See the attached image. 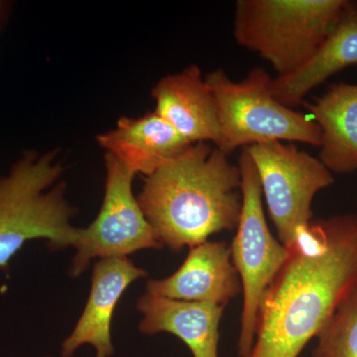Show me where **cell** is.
<instances>
[{
  "label": "cell",
  "mask_w": 357,
  "mask_h": 357,
  "mask_svg": "<svg viewBox=\"0 0 357 357\" xmlns=\"http://www.w3.org/2000/svg\"><path fill=\"white\" fill-rule=\"evenodd\" d=\"M263 295L248 357H298L357 286V218L312 220Z\"/></svg>",
  "instance_id": "cell-1"
},
{
  "label": "cell",
  "mask_w": 357,
  "mask_h": 357,
  "mask_svg": "<svg viewBox=\"0 0 357 357\" xmlns=\"http://www.w3.org/2000/svg\"><path fill=\"white\" fill-rule=\"evenodd\" d=\"M137 199L162 245L178 252L237 227L241 170L217 146L194 143L148 176Z\"/></svg>",
  "instance_id": "cell-2"
},
{
  "label": "cell",
  "mask_w": 357,
  "mask_h": 357,
  "mask_svg": "<svg viewBox=\"0 0 357 357\" xmlns=\"http://www.w3.org/2000/svg\"><path fill=\"white\" fill-rule=\"evenodd\" d=\"M56 152H27L0 178V268L32 239L59 250L73 246L79 230L70 225L76 210L65 199L66 185H54L63 169Z\"/></svg>",
  "instance_id": "cell-3"
},
{
  "label": "cell",
  "mask_w": 357,
  "mask_h": 357,
  "mask_svg": "<svg viewBox=\"0 0 357 357\" xmlns=\"http://www.w3.org/2000/svg\"><path fill=\"white\" fill-rule=\"evenodd\" d=\"M347 0H238L237 44L271 64L278 77L305 67L333 29Z\"/></svg>",
  "instance_id": "cell-4"
},
{
  "label": "cell",
  "mask_w": 357,
  "mask_h": 357,
  "mask_svg": "<svg viewBox=\"0 0 357 357\" xmlns=\"http://www.w3.org/2000/svg\"><path fill=\"white\" fill-rule=\"evenodd\" d=\"M204 79L218 105V148L227 156L237 148L272 141L321 147L323 136L318 124L272 96V77L262 68L250 70L241 82L232 81L222 69L213 70Z\"/></svg>",
  "instance_id": "cell-5"
},
{
  "label": "cell",
  "mask_w": 357,
  "mask_h": 357,
  "mask_svg": "<svg viewBox=\"0 0 357 357\" xmlns=\"http://www.w3.org/2000/svg\"><path fill=\"white\" fill-rule=\"evenodd\" d=\"M237 166L241 174L243 206L230 252L243 293L237 347L239 356L248 357L255 344L263 295L287 260L289 249L272 236L268 227L259 176L248 147L241 148Z\"/></svg>",
  "instance_id": "cell-6"
},
{
  "label": "cell",
  "mask_w": 357,
  "mask_h": 357,
  "mask_svg": "<svg viewBox=\"0 0 357 357\" xmlns=\"http://www.w3.org/2000/svg\"><path fill=\"white\" fill-rule=\"evenodd\" d=\"M246 147L259 176L270 218L280 243L289 248L298 230L312 222V199L333 184V174L321 160L280 141Z\"/></svg>",
  "instance_id": "cell-7"
},
{
  "label": "cell",
  "mask_w": 357,
  "mask_h": 357,
  "mask_svg": "<svg viewBox=\"0 0 357 357\" xmlns=\"http://www.w3.org/2000/svg\"><path fill=\"white\" fill-rule=\"evenodd\" d=\"M107 181L102 208L86 229L79 230L72 276H81L93 259L124 258L144 249L161 248L132 192L134 174L107 153Z\"/></svg>",
  "instance_id": "cell-8"
},
{
  "label": "cell",
  "mask_w": 357,
  "mask_h": 357,
  "mask_svg": "<svg viewBox=\"0 0 357 357\" xmlns=\"http://www.w3.org/2000/svg\"><path fill=\"white\" fill-rule=\"evenodd\" d=\"M147 276L128 257L98 260L86 307L73 332L61 347L63 357H72L84 344L95 349L96 357H112V323L115 307L129 286Z\"/></svg>",
  "instance_id": "cell-9"
},
{
  "label": "cell",
  "mask_w": 357,
  "mask_h": 357,
  "mask_svg": "<svg viewBox=\"0 0 357 357\" xmlns=\"http://www.w3.org/2000/svg\"><path fill=\"white\" fill-rule=\"evenodd\" d=\"M241 291L230 246L222 241H208L190 248L184 263L175 273L147 283V293L160 297L225 307Z\"/></svg>",
  "instance_id": "cell-10"
},
{
  "label": "cell",
  "mask_w": 357,
  "mask_h": 357,
  "mask_svg": "<svg viewBox=\"0 0 357 357\" xmlns=\"http://www.w3.org/2000/svg\"><path fill=\"white\" fill-rule=\"evenodd\" d=\"M156 110L190 142L218 146L220 126L217 102L198 66L160 79L152 89Z\"/></svg>",
  "instance_id": "cell-11"
},
{
  "label": "cell",
  "mask_w": 357,
  "mask_h": 357,
  "mask_svg": "<svg viewBox=\"0 0 357 357\" xmlns=\"http://www.w3.org/2000/svg\"><path fill=\"white\" fill-rule=\"evenodd\" d=\"M225 307L146 293L137 302L143 316L139 331L149 335L171 333L185 342L194 357H218V328Z\"/></svg>",
  "instance_id": "cell-12"
},
{
  "label": "cell",
  "mask_w": 357,
  "mask_h": 357,
  "mask_svg": "<svg viewBox=\"0 0 357 357\" xmlns=\"http://www.w3.org/2000/svg\"><path fill=\"white\" fill-rule=\"evenodd\" d=\"M98 141L134 175L146 177L192 144L157 112L139 119L122 117Z\"/></svg>",
  "instance_id": "cell-13"
},
{
  "label": "cell",
  "mask_w": 357,
  "mask_h": 357,
  "mask_svg": "<svg viewBox=\"0 0 357 357\" xmlns=\"http://www.w3.org/2000/svg\"><path fill=\"white\" fill-rule=\"evenodd\" d=\"M356 64L357 0H347L316 55L295 74L272 79L270 91L277 100L292 109L333 75Z\"/></svg>",
  "instance_id": "cell-14"
},
{
  "label": "cell",
  "mask_w": 357,
  "mask_h": 357,
  "mask_svg": "<svg viewBox=\"0 0 357 357\" xmlns=\"http://www.w3.org/2000/svg\"><path fill=\"white\" fill-rule=\"evenodd\" d=\"M307 109L321 128L319 160L331 173L357 170V84H333Z\"/></svg>",
  "instance_id": "cell-15"
},
{
  "label": "cell",
  "mask_w": 357,
  "mask_h": 357,
  "mask_svg": "<svg viewBox=\"0 0 357 357\" xmlns=\"http://www.w3.org/2000/svg\"><path fill=\"white\" fill-rule=\"evenodd\" d=\"M317 337L312 357H357V286Z\"/></svg>",
  "instance_id": "cell-16"
},
{
  "label": "cell",
  "mask_w": 357,
  "mask_h": 357,
  "mask_svg": "<svg viewBox=\"0 0 357 357\" xmlns=\"http://www.w3.org/2000/svg\"><path fill=\"white\" fill-rule=\"evenodd\" d=\"M44 357H51V356H44Z\"/></svg>",
  "instance_id": "cell-17"
},
{
  "label": "cell",
  "mask_w": 357,
  "mask_h": 357,
  "mask_svg": "<svg viewBox=\"0 0 357 357\" xmlns=\"http://www.w3.org/2000/svg\"><path fill=\"white\" fill-rule=\"evenodd\" d=\"M356 218H357V217H356Z\"/></svg>",
  "instance_id": "cell-18"
}]
</instances>
